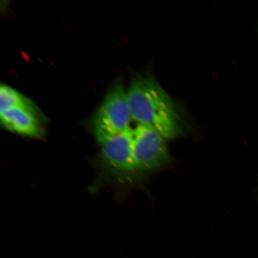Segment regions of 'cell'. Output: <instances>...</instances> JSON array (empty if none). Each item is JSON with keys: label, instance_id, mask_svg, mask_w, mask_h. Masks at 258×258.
I'll return each instance as SVG.
<instances>
[{"label": "cell", "instance_id": "obj_1", "mask_svg": "<svg viewBox=\"0 0 258 258\" xmlns=\"http://www.w3.org/2000/svg\"><path fill=\"white\" fill-rule=\"evenodd\" d=\"M127 92L132 120L154 129L166 140L178 135L177 115L172 99L153 77H135Z\"/></svg>", "mask_w": 258, "mask_h": 258}, {"label": "cell", "instance_id": "obj_6", "mask_svg": "<svg viewBox=\"0 0 258 258\" xmlns=\"http://www.w3.org/2000/svg\"><path fill=\"white\" fill-rule=\"evenodd\" d=\"M38 109L34 102L27 97L8 85L0 87V112L12 108Z\"/></svg>", "mask_w": 258, "mask_h": 258}, {"label": "cell", "instance_id": "obj_3", "mask_svg": "<svg viewBox=\"0 0 258 258\" xmlns=\"http://www.w3.org/2000/svg\"><path fill=\"white\" fill-rule=\"evenodd\" d=\"M132 140L133 129L130 127L100 145V169L109 179L122 181L137 174L132 152Z\"/></svg>", "mask_w": 258, "mask_h": 258}, {"label": "cell", "instance_id": "obj_5", "mask_svg": "<svg viewBox=\"0 0 258 258\" xmlns=\"http://www.w3.org/2000/svg\"><path fill=\"white\" fill-rule=\"evenodd\" d=\"M3 127L23 136L43 139L46 135L45 120L39 109L17 107L0 112Z\"/></svg>", "mask_w": 258, "mask_h": 258}, {"label": "cell", "instance_id": "obj_4", "mask_svg": "<svg viewBox=\"0 0 258 258\" xmlns=\"http://www.w3.org/2000/svg\"><path fill=\"white\" fill-rule=\"evenodd\" d=\"M164 138L154 129L138 125L133 129L132 152L137 173L159 169L169 160Z\"/></svg>", "mask_w": 258, "mask_h": 258}, {"label": "cell", "instance_id": "obj_2", "mask_svg": "<svg viewBox=\"0 0 258 258\" xmlns=\"http://www.w3.org/2000/svg\"><path fill=\"white\" fill-rule=\"evenodd\" d=\"M132 120L127 92L119 80L111 87L90 122L92 132L99 145L130 128Z\"/></svg>", "mask_w": 258, "mask_h": 258}]
</instances>
